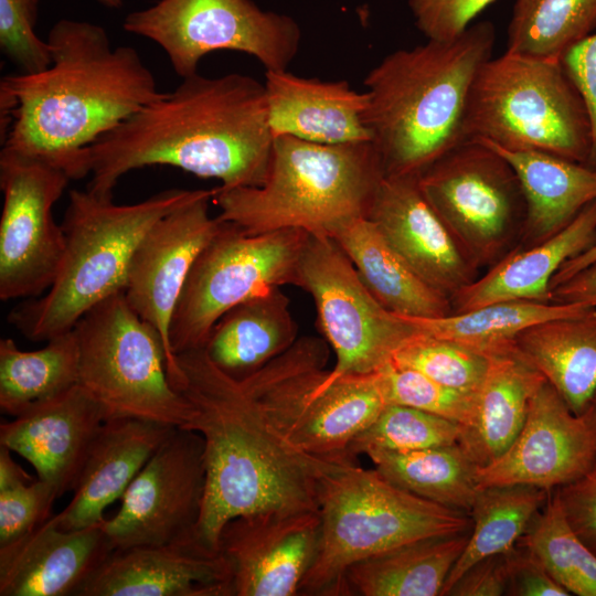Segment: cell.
Returning <instances> with one entry per match:
<instances>
[{
	"instance_id": "6da1fadb",
	"label": "cell",
	"mask_w": 596,
	"mask_h": 596,
	"mask_svg": "<svg viewBox=\"0 0 596 596\" xmlns=\"http://www.w3.org/2000/svg\"><path fill=\"white\" fill-rule=\"evenodd\" d=\"M274 139L265 84L241 73H195L86 149L87 189L113 195L126 173L159 164L217 179L224 189L259 187Z\"/></svg>"
},
{
	"instance_id": "7a4b0ae2",
	"label": "cell",
	"mask_w": 596,
	"mask_h": 596,
	"mask_svg": "<svg viewBox=\"0 0 596 596\" xmlns=\"http://www.w3.org/2000/svg\"><path fill=\"white\" fill-rule=\"evenodd\" d=\"M46 41L47 68L1 78L2 147L82 179L86 149L164 92L138 51L114 47L98 24L62 19Z\"/></svg>"
},
{
	"instance_id": "3957f363",
	"label": "cell",
	"mask_w": 596,
	"mask_h": 596,
	"mask_svg": "<svg viewBox=\"0 0 596 596\" xmlns=\"http://www.w3.org/2000/svg\"><path fill=\"white\" fill-rule=\"evenodd\" d=\"M174 389L191 406L182 428L204 444L205 491L195 538L219 551L223 526L237 517L318 510L319 476L329 459L309 456L273 427L249 386L216 366L205 350L177 354Z\"/></svg>"
},
{
	"instance_id": "277c9868",
	"label": "cell",
	"mask_w": 596,
	"mask_h": 596,
	"mask_svg": "<svg viewBox=\"0 0 596 596\" xmlns=\"http://www.w3.org/2000/svg\"><path fill=\"white\" fill-rule=\"evenodd\" d=\"M494 43L493 23L480 21L453 40L396 50L366 74L365 124L385 177L419 175L465 141L468 96Z\"/></svg>"
},
{
	"instance_id": "5b68a950",
	"label": "cell",
	"mask_w": 596,
	"mask_h": 596,
	"mask_svg": "<svg viewBox=\"0 0 596 596\" xmlns=\"http://www.w3.org/2000/svg\"><path fill=\"white\" fill-rule=\"evenodd\" d=\"M385 177L372 142L327 145L275 137L265 182L214 188L221 221L251 235L298 228L330 236L366 217Z\"/></svg>"
},
{
	"instance_id": "8992f818",
	"label": "cell",
	"mask_w": 596,
	"mask_h": 596,
	"mask_svg": "<svg viewBox=\"0 0 596 596\" xmlns=\"http://www.w3.org/2000/svg\"><path fill=\"white\" fill-rule=\"evenodd\" d=\"M201 191L169 189L138 203L116 204L113 195L71 190L57 275L47 294L14 309L10 322L34 341L73 330L93 307L124 291L132 255L147 232Z\"/></svg>"
},
{
	"instance_id": "52a82bcc",
	"label": "cell",
	"mask_w": 596,
	"mask_h": 596,
	"mask_svg": "<svg viewBox=\"0 0 596 596\" xmlns=\"http://www.w3.org/2000/svg\"><path fill=\"white\" fill-rule=\"evenodd\" d=\"M320 540L298 595H347L348 568L421 539L466 532L468 513L419 498L364 469L352 457L329 459L318 481Z\"/></svg>"
},
{
	"instance_id": "ba28073f",
	"label": "cell",
	"mask_w": 596,
	"mask_h": 596,
	"mask_svg": "<svg viewBox=\"0 0 596 596\" xmlns=\"http://www.w3.org/2000/svg\"><path fill=\"white\" fill-rule=\"evenodd\" d=\"M465 140L541 151L587 163L592 127L562 61L505 51L479 70L467 102Z\"/></svg>"
},
{
	"instance_id": "9c48e42d",
	"label": "cell",
	"mask_w": 596,
	"mask_h": 596,
	"mask_svg": "<svg viewBox=\"0 0 596 596\" xmlns=\"http://www.w3.org/2000/svg\"><path fill=\"white\" fill-rule=\"evenodd\" d=\"M329 353L326 340L301 337L242 380L273 427L297 450L322 459L352 457L350 443L387 402L377 372L324 382Z\"/></svg>"
},
{
	"instance_id": "30bf717a",
	"label": "cell",
	"mask_w": 596,
	"mask_h": 596,
	"mask_svg": "<svg viewBox=\"0 0 596 596\" xmlns=\"http://www.w3.org/2000/svg\"><path fill=\"white\" fill-rule=\"evenodd\" d=\"M78 385L104 409L106 421L137 418L182 427L191 406L169 380L160 332L119 291L75 324Z\"/></svg>"
},
{
	"instance_id": "8fae6325",
	"label": "cell",
	"mask_w": 596,
	"mask_h": 596,
	"mask_svg": "<svg viewBox=\"0 0 596 596\" xmlns=\"http://www.w3.org/2000/svg\"><path fill=\"white\" fill-rule=\"evenodd\" d=\"M308 233L298 228L251 235L223 222L196 257L173 313V353L204 348L217 320L240 302L274 287L297 286Z\"/></svg>"
},
{
	"instance_id": "7c38bea8",
	"label": "cell",
	"mask_w": 596,
	"mask_h": 596,
	"mask_svg": "<svg viewBox=\"0 0 596 596\" xmlns=\"http://www.w3.org/2000/svg\"><path fill=\"white\" fill-rule=\"evenodd\" d=\"M419 188L465 257L491 268L519 245L525 200L510 163L468 139L418 175Z\"/></svg>"
},
{
	"instance_id": "4fadbf2b",
	"label": "cell",
	"mask_w": 596,
	"mask_h": 596,
	"mask_svg": "<svg viewBox=\"0 0 596 596\" xmlns=\"http://www.w3.org/2000/svg\"><path fill=\"white\" fill-rule=\"evenodd\" d=\"M123 28L157 43L181 78L215 51L245 53L266 71L287 70L301 42L295 19L252 0H160L128 13Z\"/></svg>"
},
{
	"instance_id": "5bb4252c",
	"label": "cell",
	"mask_w": 596,
	"mask_h": 596,
	"mask_svg": "<svg viewBox=\"0 0 596 596\" xmlns=\"http://www.w3.org/2000/svg\"><path fill=\"white\" fill-rule=\"evenodd\" d=\"M297 286L312 297L320 330L336 354L324 382L379 372L419 332L412 321L389 311L373 297L330 236L308 234Z\"/></svg>"
},
{
	"instance_id": "9a60e30c",
	"label": "cell",
	"mask_w": 596,
	"mask_h": 596,
	"mask_svg": "<svg viewBox=\"0 0 596 596\" xmlns=\"http://www.w3.org/2000/svg\"><path fill=\"white\" fill-rule=\"evenodd\" d=\"M71 178L60 168L8 148L0 152V299L34 298L53 284L65 249L53 206Z\"/></svg>"
},
{
	"instance_id": "2e32d148",
	"label": "cell",
	"mask_w": 596,
	"mask_h": 596,
	"mask_svg": "<svg viewBox=\"0 0 596 596\" xmlns=\"http://www.w3.org/2000/svg\"><path fill=\"white\" fill-rule=\"evenodd\" d=\"M203 449L199 433L174 428L129 485L118 512L104 521L113 549L195 535L205 491Z\"/></svg>"
},
{
	"instance_id": "e0dca14e",
	"label": "cell",
	"mask_w": 596,
	"mask_h": 596,
	"mask_svg": "<svg viewBox=\"0 0 596 596\" xmlns=\"http://www.w3.org/2000/svg\"><path fill=\"white\" fill-rule=\"evenodd\" d=\"M214 189L201 193L160 219L136 248L124 294L130 307L161 334L171 385L182 377L169 331L190 270L222 221L210 213Z\"/></svg>"
},
{
	"instance_id": "ac0fdd59",
	"label": "cell",
	"mask_w": 596,
	"mask_h": 596,
	"mask_svg": "<svg viewBox=\"0 0 596 596\" xmlns=\"http://www.w3.org/2000/svg\"><path fill=\"white\" fill-rule=\"evenodd\" d=\"M596 459V435L545 382L532 396L526 419L511 446L478 467L479 488L526 485L552 491L583 476Z\"/></svg>"
},
{
	"instance_id": "d6986e66",
	"label": "cell",
	"mask_w": 596,
	"mask_h": 596,
	"mask_svg": "<svg viewBox=\"0 0 596 596\" xmlns=\"http://www.w3.org/2000/svg\"><path fill=\"white\" fill-rule=\"evenodd\" d=\"M320 540L318 510L267 512L230 520L219 551L232 573L233 596H294Z\"/></svg>"
},
{
	"instance_id": "ffe728a7",
	"label": "cell",
	"mask_w": 596,
	"mask_h": 596,
	"mask_svg": "<svg viewBox=\"0 0 596 596\" xmlns=\"http://www.w3.org/2000/svg\"><path fill=\"white\" fill-rule=\"evenodd\" d=\"M75 596H233L230 565L195 535L114 549Z\"/></svg>"
},
{
	"instance_id": "44dd1931",
	"label": "cell",
	"mask_w": 596,
	"mask_h": 596,
	"mask_svg": "<svg viewBox=\"0 0 596 596\" xmlns=\"http://www.w3.org/2000/svg\"><path fill=\"white\" fill-rule=\"evenodd\" d=\"M366 219L424 281L449 298L479 277L423 194L418 175L384 177Z\"/></svg>"
},
{
	"instance_id": "7402d4cb",
	"label": "cell",
	"mask_w": 596,
	"mask_h": 596,
	"mask_svg": "<svg viewBox=\"0 0 596 596\" xmlns=\"http://www.w3.org/2000/svg\"><path fill=\"white\" fill-rule=\"evenodd\" d=\"M106 415L78 384L0 426V444L29 461L60 497L74 490Z\"/></svg>"
},
{
	"instance_id": "603a6c76",
	"label": "cell",
	"mask_w": 596,
	"mask_h": 596,
	"mask_svg": "<svg viewBox=\"0 0 596 596\" xmlns=\"http://www.w3.org/2000/svg\"><path fill=\"white\" fill-rule=\"evenodd\" d=\"M103 524L67 531L50 518L0 545V596H75L114 550Z\"/></svg>"
},
{
	"instance_id": "cb8c5ba5",
	"label": "cell",
	"mask_w": 596,
	"mask_h": 596,
	"mask_svg": "<svg viewBox=\"0 0 596 596\" xmlns=\"http://www.w3.org/2000/svg\"><path fill=\"white\" fill-rule=\"evenodd\" d=\"M174 428L137 418L105 421L89 447L70 503L51 517L55 525L75 531L103 523L106 508L123 498Z\"/></svg>"
},
{
	"instance_id": "d4e9b609",
	"label": "cell",
	"mask_w": 596,
	"mask_h": 596,
	"mask_svg": "<svg viewBox=\"0 0 596 596\" xmlns=\"http://www.w3.org/2000/svg\"><path fill=\"white\" fill-rule=\"evenodd\" d=\"M269 125L274 138L283 135L327 143L371 142L365 124L366 92L347 81H322L287 70L266 71Z\"/></svg>"
},
{
	"instance_id": "484cf974",
	"label": "cell",
	"mask_w": 596,
	"mask_h": 596,
	"mask_svg": "<svg viewBox=\"0 0 596 596\" xmlns=\"http://www.w3.org/2000/svg\"><path fill=\"white\" fill-rule=\"evenodd\" d=\"M596 244V200L547 240L519 245L487 273L450 297L453 313L502 300L551 302V281L570 259Z\"/></svg>"
},
{
	"instance_id": "4316f807",
	"label": "cell",
	"mask_w": 596,
	"mask_h": 596,
	"mask_svg": "<svg viewBox=\"0 0 596 596\" xmlns=\"http://www.w3.org/2000/svg\"><path fill=\"white\" fill-rule=\"evenodd\" d=\"M513 168L525 200L521 248L536 245L571 223L596 200V170L541 151H511L487 140Z\"/></svg>"
},
{
	"instance_id": "83f0119b",
	"label": "cell",
	"mask_w": 596,
	"mask_h": 596,
	"mask_svg": "<svg viewBox=\"0 0 596 596\" xmlns=\"http://www.w3.org/2000/svg\"><path fill=\"white\" fill-rule=\"evenodd\" d=\"M545 382L514 345L490 354L472 416L461 426L458 441L478 467L493 461L511 446L524 425L532 396Z\"/></svg>"
},
{
	"instance_id": "f1b7e54d",
	"label": "cell",
	"mask_w": 596,
	"mask_h": 596,
	"mask_svg": "<svg viewBox=\"0 0 596 596\" xmlns=\"http://www.w3.org/2000/svg\"><path fill=\"white\" fill-rule=\"evenodd\" d=\"M298 330L288 296L274 287L226 311L203 349L216 366L241 380L287 351Z\"/></svg>"
},
{
	"instance_id": "f546056e",
	"label": "cell",
	"mask_w": 596,
	"mask_h": 596,
	"mask_svg": "<svg viewBox=\"0 0 596 596\" xmlns=\"http://www.w3.org/2000/svg\"><path fill=\"white\" fill-rule=\"evenodd\" d=\"M331 238L347 254L368 290L389 311L422 319L453 313L450 298L424 281L369 219L344 224Z\"/></svg>"
},
{
	"instance_id": "4dcf8cb0",
	"label": "cell",
	"mask_w": 596,
	"mask_h": 596,
	"mask_svg": "<svg viewBox=\"0 0 596 596\" xmlns=\"http://www.w3.org/2000/svg\"><path fill=\"white\" fill-rule=\"evenodd\" d=\"M514 348L575 414L585 411L596 392V307L535 323Z\"/></svg>"
},
{
	"instance_id": "1f68e13d",
	"label": "cell",
	"mask_w": 596,
	"mask_h": 596,
	"mask_svg": "<svg viewBox=\"0 0 596 596\" xmlns=\"http://www.w3.org/2000/svg\"><path fill=\"white\" fill-rule=\"evenodd\" d=\"M469 532L421 539L354 563L344 577L347 595H441Z\"/></svg>"
},
{
	"instance_id": "d6a6232c",
	"label": "cell",
	"mask_w": 596,
	"mask_h": 596,
	"mask_svg": "<svg viewBox=\"0 0 596 596\" xmlns=\"http://www.w3.org/2000/svg\"><path fill=\"white\" fill-rule=\"evenodd\" d=\"M384 478L430 502L469 514L479 491L478 465L457 443L413 451H369Z\"/></svg>"
},
{
	"instance_id": "836d02e7",
	"label": "cell",
	"mask_w": 596,
	"mask_h": 596,
	"mask_svg": "<svg viewBox=\"0 0 596 596\" xmlns=\"http://www.w3.org/2000/svg\"><path fill=\"white\" fill-rule=\"evenodd\" d=\"M78 384V344L74 329L42 349L22 351L10 338L0 340V408L13 417L32 405Z\"/></svg>"
},
{
	"instance_id": "e575fe53",
	"label": "cell",
	"mask_w": 596,
	"mask_h": 596,
	"mask_svg": "<svg viewBox=\"0 0 596 596\" xmlns=\"http://www.w3.org/2000/svg\"><path fill=\"white\" fill-rule=\"evenodd\" d=\"M550 491L526 485L480 488L469 515L467 544L451 568L441 595L477 562L512 550L545 503Z\"/></svg>"
},
{
	"instance_id": "d590c367",
	"label": "cell",
	"mask_w": 596,
	"mask_h": 596,
	"mask_svg": "<svg viewBox=\"0 0 596 596\" xmlns=\"http://www.w3.org/2000/svg\"><path fill=\"white\" fill-rule=\"evenodd\" d=\"M594 306L512 299L440 318H407L426 334L451 339L488 354L510 349L519 333L544 320L581 313Z\"/></svg>"
},
{
	"instance_id": "8d00e7d4",
	"label": "cell",
	"mask_w": 596,
	"mask_h": 596,
	"mask_svg": "<svg viewBox=\"0 0 596 596\" xmlns=\"http://www.w3.org/2000/svg\"><path fill=\"white\" fill-rule=\"evenodd\" d=\"M596 29V0H515L508 52L562 61Z\"/></svg>"
},
{
	"instance_id": "74e56055",
	"label": "cell",
	"mask_w": 596,
	"mask_h": 596,
	"mask_svg": "<svg viewBox=\"0 0 596 596\" xmlns=\"http://www.w3.org/2000/svg\"><path fill=\"white\" fill-rule=\"evenodd\" d=\"M518 544L530 550L571 595L596 596V553L570 524L557 489L550 491Z\"/></svg>"
},
{
	"instance_id": "f35d334b",
	"label": "cell",
	"mask_w": 596,
	"mask_h": 596,
	"mask_svg": "<svg viewBox=\"0 0 596 596\" xmlns=\"http://www.w3.org/2000/svg\"><path fill=\"white\" fill-rule=\"evenodd\" d=\"M461 425L425 411L387 404L349 445L352 457L369 451H413L457 444Z\"/></svg>"
},
{
	"instance_id": "ab89813d",
	"label": "cell",
	"mask_w": 596,
	"mask_h": 596,
	"mask_svg": "<svg viewBox=\"0 0 596 596\" xmlns=\"http://www.w3.org/2000/svg\"><path fill=\"white\" fill-rule=\"evenodd\" d=\"M391 362L414 369L447 387L477 394L488 372L490 354L419 331L396 351Z\"/></svg>"
},
{
	"instance_id": "60d3db41",
	"label": "cell",
	"mask_w": 596,
	"mask_h": 596,
	"mask_svg": "<svg viewBox=\"0 0 596 596\" xmlns=\"http://www.w3.org/2000/svg\"><path fill=\"white\" fill-rule=\"evenodd\" d=\"M387 404L405 405L451 419L469 423L476 394L447 387L425 374L392 362L377 372Z\"/></svg>"
},
{
	"instance_id": "b9f144b4",
	"label": "cell",
	"mask_w": 596,
	"mask_h": 596,
	"mask_svg": "<svg viewBox=\"0 0 596 596\" xmlns=\"http://www.w3.org/2000/svg\"><path fill=\"white\" fill-rule=\"evenodd\" d=\"M41 0H0V50L19 73L34 74L52 63L51 46L35 33Z\"/></svg>"
},
{
	"instance_id": "7bdbcfd3",
	"label": "cell",
	"mask_w": 596,
	"mask_h": 596,
	"mask_svg": "<svg viewBox=\"0 0 596 596\" xmlns=\"http://www.w3.org/2000/svg\"><path fill=\"white\" fill-rule=\"evenodd\" d=\"M57 489L36 479L0 490V545L31 532L51 518Z\"/></svg>"
},
{
	"instance_id": "ee69618b",
	"label": "cell",
	"mask_w": 596,
	"mask_h": 596,
	"mask_svg": "<svg viewBox=\"0 0 596 596\" xmlns=\"http://www.w3.org/2000/svg\"><path fill=\"white\" fill-rule=\"evenodd\" d=\"M496 0H408L417 29L434 41L460 35Z\"/></svg>"
},
{
	"instance_id": "f6af8a7d",
	"label": "cell",
	"mask_w": 596,
	"mask_h": 596,
	"mask_svg": "<svg viewBox=\"0 0 596 596\" xmlns=\"http://www.w3.org/2000/svg\"><path fill=\"white\" fill-rule=\"evenodd\" d=\"M556 489L570 524L596 553V459L583 476Z\"/></svg>"
},
{
	"instance_id": "bcb514c9",
	"label": "cell",
	"mask_w": 596,
	"mask_h": 596,
	"mask_svg": "<svg viewBox=\"0 0 596 596\" xmlns=\"http://www.w3.org/2000/svg\"><path fill=\"white\" fill-rule=\"evenodd\" d=\"M562 63L579 92L592 127V146L587 166L596 170V31L573 46Z\"/></svg>"
},
{
	"instance_id": "7dc6e473",
	"label": "cell",
	"mask_w": 596,
	"mask_h": 596,
	"mask_svg": "<svg viewBox=\"0 0 596 596\" xmlns=\"http://www.w3.org/2000/svg\"><path fill=\"white\" fill-rule=\"evenodd\" d=\"M510 578L507 595L568 596L571 595L549 573L542 562L525 546L517 544L508 552Z\"/></svg>"
},
{
	"instance_id": "c3c4849f",
	"label": "cell",
	"mask_w": 596,
	"mask_h": 596,
	"mask_svg": "<svg viewBox=\"0 0 596 596\" xmlns=\"http://www.w3.org/2000/svg\"><path fill=\"white\" fill-rule=\"evenodd\" d=\"M510 578L508 552L483 558L468 568L449 588V596L507 595Z\"/></svg>"
},
{
	"instance_id": "681fc988",
	"label": "cell",
	"mask_w": 596,
	"mask_h": 596,
	"mask_svg": "<svg viewBox=\"0 0 596 596\" xmlns=\"http://www.w3.org/2000/svg\"><path fill=\"white\" fill-rule=\"evenodd\" d=\"M551 302L596 307V263L553 288Z\"/></svg>"
},
{
	"instance_id": "f907efd6",
	"label": "cell",
	"mask_w": 596,
	"mask_h": 596,
	"mask_svg": "<svg viewBox=\"0 0 596 596\" xmlns=\"http://www.w3.org/2000/svg\"><path fill=\"white\" fill-rule=\"evenodd\" d=\"M11 451L10 448L0 444V490L34 481V479L13 460Z\"/></svg>"
},
{
	"instance_id": "816d5d0a",
	"label": "cell",
	"mask_w": 596,
	"mask_h": 596,
	"mask_svg": "<svg viewBox=\"0 0 596 596\" xmlns=\"http://www.w3.org/2000/svg\"><path fill=\"white\" fill-rule=\"evenodd\" d=\"M596 263V244L577 255L576 257L567 260L561 269L555 274L551 281L550 290L561 285L575 274L579 273L584 268Z\"/></svg>"
},
{
	"instance_id": "f5cc1de1",
	"label": "cell",
	"mask_w": 596,
	"mask_h": 596,
	"mask_svg": "<svg viewBox=\"0 0 596 596\" xmlns=\"http://www.w3.org/2000/svg\"><path fill=\"white\" fill-rule=\"evenodd\" d=\"M583 413L587 416L596 435V392Z\"/></svg>"
},
{
	"instance_id": "db71d44e",
	"label": "cell",
	"mask_w": 596,
	"mask_h": 596,
	"mask_svg": "<svg viewBox=\"0 0 596 596\" xmlns=\"http://www.w3.org/2000/svg\"><path fill=\"white\" fill-rule=\"evenodd\" d=\"M99 4L110 8V9H119L123 7L124 0H96Z\"/></svg>"
}]
</instances>
